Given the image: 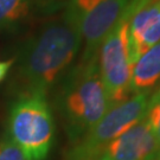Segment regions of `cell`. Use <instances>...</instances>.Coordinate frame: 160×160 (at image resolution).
<instances>
[{"instance_id":"obj_7","label":"cell","mask_w":160,"mask_h":160,"mask_svg":"<svg viewBox=\"0 0 160 160\" xmlns=\"http://www.w3.org/2000/svg\"><path fill=\"white\" fill-rule=\"evenodd\" d=\"M160 40V0H131L127 28L132 65Z\"/></svg>"},{"instance_id":"obj_8","label":"cell","mask_w":160,"mask_h":160,"mask_svg":"<svg viewBox=\"0 0 160 160\" xmlns=\"http://www.w3.org/2000/svg\"><path fill=\"white\" fill-rule=\"evenodd\" d=\"M160 149L145 115L109 143L98 160H155Z\"/></svg>"},{"instance_id":"obj_1","label":"cell","mask_w":160,"mask_h":160,"mask_svg":"<svg viewBox=\"0 0 160 160\" xmlns=\"http://www.w3.org/2000/svg\"><path fill=\"white\" fill-rule=\"evenodd\" d=\"M81 44L77 18L67 2L64 11L46 22L28 40L20 53L18 70L26 92L48 95L70 70Z\"/></svg>"},{"instance_id":"obj_3","label":"cell","mask_w":160,"mask_h":160,"mask_svg":"<svg viewBox=\"0 0 160 160\" xmlns=\"http://www.w3.org/2000/svg\"><path fill=\"white\" fill-rule=\"evenodd\" d=\"M8 133L30 160H45L55 138V122L46 95L25 92L13 103L8 115Z\"/></svg>"},{"instance_id":"obj_11","label":"cell","mask_w":160,"mask_h":160,"mask_svg":"<svg viewBox=\"0 0 160 160\" xmlns=\"http://www.w3.org/2000/svg\"><path fill=\"white\" fill-rule=\"evenodd\" d=\"M145 118L154 133V137L160 149V86L154 92H151Z\"/></svg>"},{"instance_id":"obj_13","label":"cell","mask_w":160,"mask_h":160,"mask_svg":"<svg viewBox=\"0 0 160 160\" xmlns=\"http://www.w3.org/2000/svg\"><path fill=\"white\" fill-rule=\"evenodd\" d=\"M13 63H14V59H8V61L0 62V82L6 77V75L13 65Z\"/></svg>"},{"instance_id":"obj_5","label":"cell","mask_w":160,"mask_h":160,"mask_svg":"<svg viewBox=\"0 0 160 160\" xmlns=\"http://www.w3.org/2000/svg\"><path fill=\"white\" fill-rule=\"evenodd\" d=\"M131 17V2L97 52V67L110 106L132 96L131 80L133 65L129 59L127 28Z\"/></svg>"},{"instance_id":"obj_9","label":"cell","mask_w":160,"mask_h":160,"mask_svg":"<svg viewBox=\"0 0 160 160\" xmlns=\"http://www.w3.org/2000/svg\"><path fill=\"white\" fill-rule=\"evenodd\" d=\"M160 86V40L133 65L131 94L152 92Z\"/></svg>"},{"instance_id":"obj_6","label":"cell","mask_w":160,"mask_h":160,"mask_svg":"<svg viewBox=\"0 0 160 160\" xmlns=\"http://www.w3.org/2000/svg\"><path fill=\"white\" fill-rule=\"evenodd\" d=\"M129 2L131 0H69L84 43L80 59L89 61L97 57L102 42L120 20Z\"/></svg>"},{"instance_id":"obj_2","label":"cell","mask_w":160,"mask_h":160,"mask_svg":"<svg viewBox=\"0 0 160 160\" xmlns=\"http://www.w3.org/2000/svg\"><path fill=\"white\" fill-rule=\"evenodd\" d=\"M58 83L55 106L70 142L75 143L112 107L98 72L97 57L80 59Z\"/></svg>"},{"instance_id":"obj_10","label":"cell","mask_w":160,"mask_h":160,"mask_svg":"<svg viewBox=\"0 0 160 160\" xmlns=\"http://www.w3.org/2000/svg\"><path fill=\"white\" fill-rule=\"evenodd\" d=\"M31 0H0V26L13 24L24 18Z\"/></svg>"},{"instance_id":"obj_4","label":"cell","mask_w":160,"mask_h":160,"mask_svg":"<svg viewBox=\"0 0 160 160\" xmlns=\"http://www.w3.org/2000/svg\"><path fill=\"white\" fill-rule=\"evenodd\" d=\"M151 92H140L108 109L102 119L65 153L64 160H98L109 143L141 120Z\"/></svg>"},{"instance_id":"obj_15","label":"cell","mask_w":160,"mask_h":160,"mask_svg":"<svg viewBox=\"0 0 160 160\" xmlns=\"http://www.w3.org/2000/svg\"><path fill=\"white\" fill-rule=\"evenodd\" d=\"M155 160H160V154L158 155V158H157V159H155Z\"/></svg>"},{"instance_id":"obj_14","label":"cell","mask_w":160,"mask_h":160,"mask_svg":"<svg viewBox=\"0 0 160 160\" xmlns=\"http://www.w3.org/2000/svg\"><path fill=\"white\" fill-rule=\"evenodd\" d=\"M32 1H34L39 6H43V7H49V6H56L59 4H63L65 6L69 0H32Z\"/></svg>"},{"instance_id":"obj_12","label":"cell","mask_w":160,"mask_h":160,"mask_svg":"<svg viewBox=\"0 0 160 160\" xmlns=\"http://www.w3.org/2000/svg\"><path fill=\"white\" fill-rule=\"evenodd\" d=\"M0 160H30L29 157L8 135L0 139Z\"/></svg>"}]
</instances>
